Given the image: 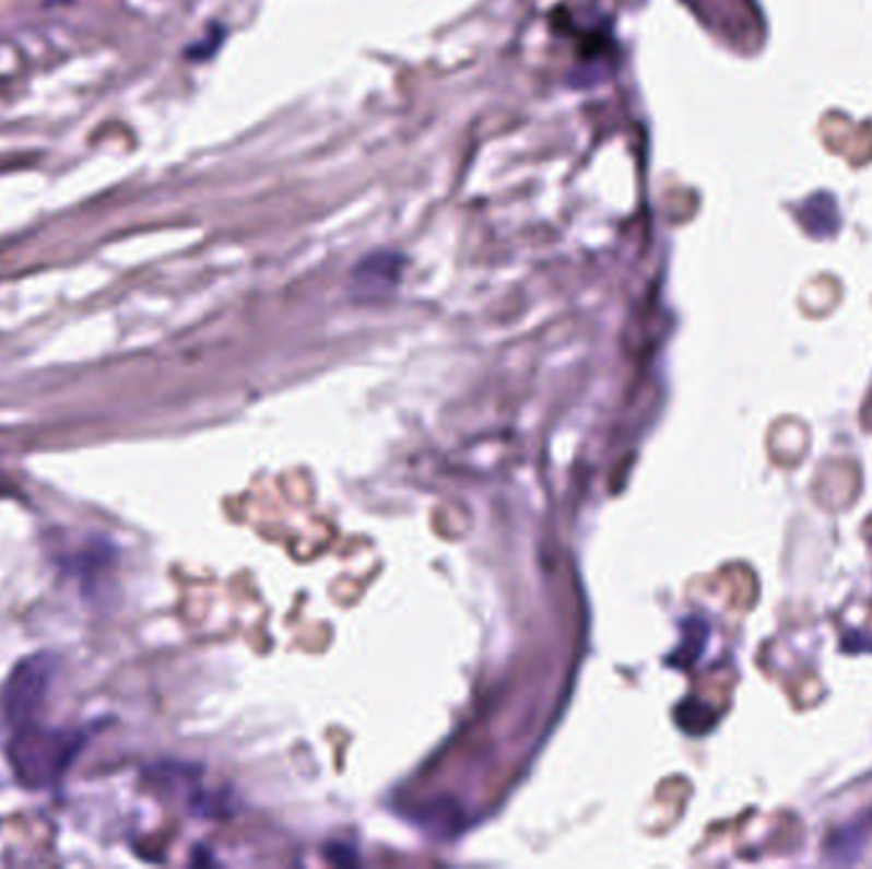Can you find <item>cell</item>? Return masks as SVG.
<instances>
[{"instance_id":"cell-1","label":"cell","mask_w":872,"mask_h":869,"mask_svg":"<svg viewBox=\"0 0 872 869\" xmlns=\"http://www.w3.org/2000/svg\"><path fill=\"white\" fill-rule=\"evenodd\" d=\"M84 742H87V737L80 729L19 727L8 742V765L23 788H54L80 758Z\"/></svg>"},{"instance_id":"cell-2","label":"cell","mask_w":872,"mask_h":869,"mask_svg":"<svg viewBox=\"0 0 872 869\" xmlns=\"http://www.w3.org/2000/svg\"><path fill=\"white\" fill-rule=\"evenodd\" d=\"M59 671V658L51 650H38L21 658L8 673L0 691V714L11 727H26L42 712L49 696L54 676Z\"/></svg>"}]
</instances>
